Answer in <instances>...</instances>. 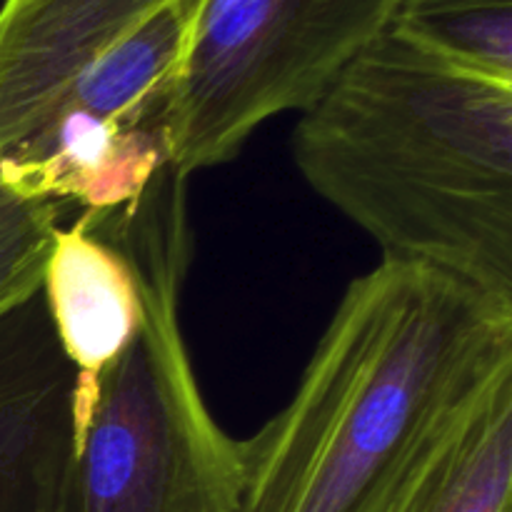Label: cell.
<instances>
[{"mask_svg": "<svg viewBox=\"0 0 512 512\" xmlns=\"http://www.w3.org/2000/svg\"><path fill=\"white\" fill-rule=\"evenodd\" d=\"M505 368L510 303L380 260L348 285L288 405L238 440L233 512H395Z\"/></svg>", "mask_w": 512, "mask_h": 512, "instance_id": "6da1fadb", "label": "cell"}, {"mask_svg": "<svg viewBox=\"0 0 512 512\" xmlns=\"http://www.w3.org/2000/svg\"><path fill=\"white\" fill-rule=\"evenodd\" d=\"M293 160L383 260L512 305V83L388 28L303 110Z\"/></svg>", "mask_w": 512, "mask_h": 512, "instance_id": "7a4b0ae2", "label": "cell"}, {"mask_svg": "<svg viewBox=\"0 0 512 512\" xmlns=\"http://www.w3.org/2000/svg\"><path fill=\"white\" fill-rule=\"evenodd\" d=\"M85 215L128 253L143 313L105 368L73 373L68 445L43 512H233L240 443L205 405L180 328L188 175L168 165L135 203Z\"/></svg>", "mask_w": 512, "mask_h": 512, "instance_id": "3957f363", "label": "cell"}, {"mask_svg": "<svg viewBox=\"0 0 512 512\" xmlns=\"http://www.w3.org/2000/svg\"><path fill=\"white\" fill-rule=\"evenodd\" d=\"M203 0H0V160L68 123L170 148Z\"/></svg>", "mask_w": 512, "mask_h": 512, "instance_id": "277c9868", "label": "cell"}, {"mask_svg": "<svg viewBox=\"0 0 512 512\" xmlns=\"http://www.w3.org/2000/svg\"><path fill=\"white\" fill-rule=\"evenodd\" d=\"M398 0H203L170 115V165L238 158L265 120L308 110L390 28Z\"/></svg>", "mask_w": 512, "mask_h": 512, "instance_id": "5b68a950", "label": "cell"}, {"mask_svg": "<svg viewBox=\"0 0 512 512\" xmlns=\"http://www.w3.org/2000/svg\"><path fill=\"white\" fill-rule=\"evenodd\" d=\"M73 365L43 295L0 323V512H40L68 445Z\"/></svg>", "mask_w": 512, "mask_h": 512, "instance_id": "8992f818", "label": "cell"}, {"mask_svg": "<svg viewBox=\"0 0 512 512\" xmlns=\"http://www.w3.org/2000/svg\"><path fill=\"white\" fill-rule=\"evenodd\" d=\"M40 295L78 375L105 368L130 343L143 313L128 253L85 213L55 230Z\"/></svg>", "mask_w": 512, "mask_h": 512, "instance_id": "52a82bcc", "label": "cell"}, {"mask_svg": "<svg viewBox=\"0 0 512 512\" xmlns=\"http://www.w3.org/2000/svg\"><path fill=\"white\" fill-rule=\"evenodd\" d=\"M395 512H512V368L455 420Z\"/></svg>", "mask_w": 512, "mask_h": 512, "instance_id": "ba28073f", "label": "cell"}, {"mask_svg": "<svg viewBox=\"0 0 512 512\" xmlns=\"http://www.w3.org/2000/svg\"><path fill=\"white\" fill-rule=\"evenodd\" d=\"M390 28L470 73L512 83V0H398Z\"/></svg>", "mask_w": 512, "mask_h": 512, "instance_id": "9c48e42d", "label": "cell"}, {"mask_svg": "<svg viewBox=\"0 0 512 512\" xmlns=\"http://www.w3.org/2000/svg\"><path fill=\"white\" fill-rule=\"evenodd\" d=\"M63 215L60 205L20 193L0 173V323L40 293Z\"/></svg>", "mask_w": 512, "mask_h": 512, "instance_id": "30bf717a", "label": "cell"}]
</instances>
